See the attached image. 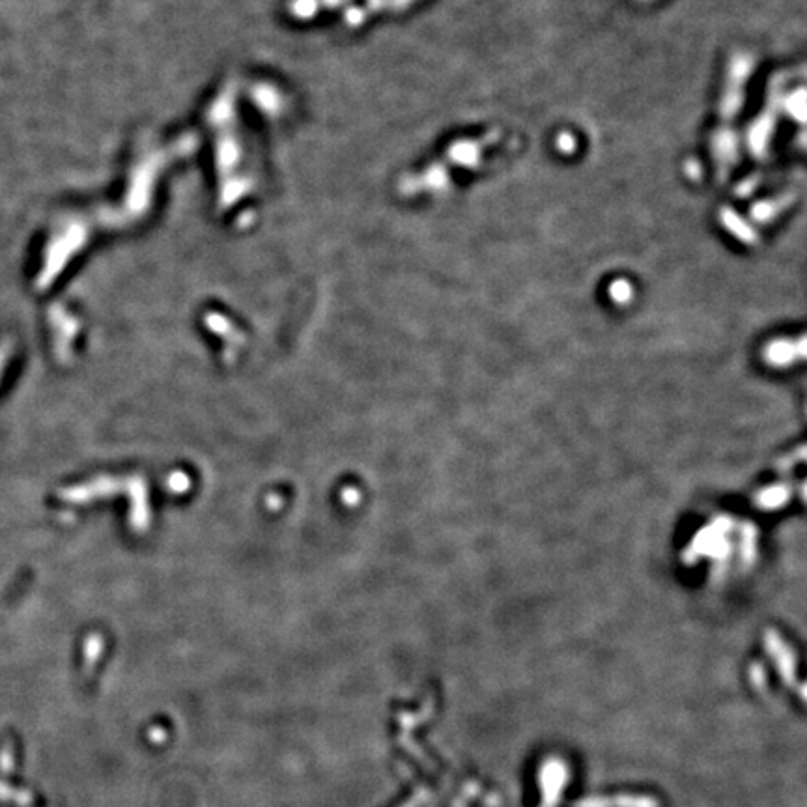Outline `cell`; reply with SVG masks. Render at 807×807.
<instances>
[{
	"label": "cell",
	"mask_w": 807,
	"mask_h": 807,
	"mask_svg": "<svg viewBox=\"0 0 807 807\" xmlns=\"http://www.w3.org/2000/svg\"><path fill=\"white\" fill-rule=\"evenodd\" d=\"M565 783H567V770L561 760H548V765L542 770V789H544V802L548 806H555Z\"/></svg>",
	"instance_id": "obj_1"
},
{
	"label": "cell",
	"mask_w": 807,
	"mask_h": 807,
	"mask_svg": "<svg viewBox=\"0 0 807 807\" xmlns=\"http://www.w3.org/2000/svg\"><path fill=\"white\" fill-rule=\"evenodd\" d=\"M576 807H658L648 796H619V798H589L577 802Z\"/></svg>",
	"instance_id": "obj_2"
},
{
	"label": "cell",
	"mask_w": 807,
	"mask_h": 807,
	"mask_svg": "<svg viewBox=\"0 0 807 807\" xmlns=\"http://www.w3.org/2000/svg\"><path fill=\"white\" fill-rule=\"evenodd\" d=\"M0 370H2V353H0Z\"/></svg>",
	"instance_id": "obj_3"
}]
</instances>
